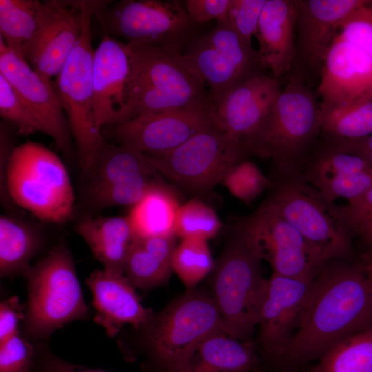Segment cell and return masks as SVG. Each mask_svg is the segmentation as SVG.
Instances as JSON below:
<instances>
[{"instance_id":"cell-1","label":"cell","mask_w":372,"mask_h":372,"mask_svg":"<svg viewBox=\"0 0 372 372\" xmlns=\"http://www.w3.org/2000/svg\"><path fill=\"white\" fill-rule=\"evenodd\" d=\"M372 327V287L364 265L327 261L315 277L298 328L278 367L319 360L342 340Z\"/></svg>"},{"instance_id":"cell-2","label":"cell","mask_w":372,"mask_h":372,"mask_svg":"<svg viewBox=\"0 0 372 372\" xmlns=\"http://www.w3.org/2000/svg\"><path fill=\"white\" fill-rule=\"evenodd\" d=\"M133 331V341L121 342L120 347L129 361L143 357L141 370L146 372H171L197 342L225 331L211 293L196 287L187 289Z\"/></svg>"},{"instance_id":"cell-3","label":"cell","mask_w":372,"mask_h":372,"mask_svg":"<svg viewBox=\"0 0 372 372\" xmlns=\"http://www.w3.org/2000/svg\"><path fill=\"white\" fill-rule=\"evenodd\" d=\"M125 45L131 70L121 123L169 110L211 111L205 83L186 64L181 51L130 42Z\"/></svg>"},{"instance_id":"cell-4","label":"cell","mask_w":372,"mask_h":372,"mask_svg":"<svg viewBox=\"0 0 372 372\" xmlns=\"http://www.w3.org/2000/svg\"><path fill=\"white\" fill-rule=\"evenodd\" d=\"M262 260L258 242L240 221L211 272V294L225 332L240 340H251L258 324L268 280Z\"/></svg>"},{"instance_id":"cell-5","label":"cell","mask_w":372,"mask_h":372,"mask_svg":"<svg viewBox=\"0 0 372 372\" xmlns=\"http://www.w3.org/2000/svg\"><path fill=\"white\" fill-rule=\"evenodd\" d=\"M321 134L320 104L300 74L293 75L246 145L247 156L271 159L279 172L300 170Z\"/></svg>"},{"instance_id":"cell-6","label":"cell","mask_w":372,"mask_h":372,"mask_svg":"<svg viewBox=\"0 0 372 372\" xmlns=\"http://www.w3.org/2000/svg\"><path fill=\"white\" fill-rule=\"evenodd\" d=\"M1 194L45 222L64 223L74 211V193L65 165L35 142L16 147L1 180Z\"/></svg>"},{"instance_id":"cell-7","label":"cell","mask_w":372,"mask_h":372,"mask_svg":"<svg viewBox=\"0 0 372 372\" xmlns=\"http://www.w3.org/2000/svg\"><path fill=\"white\" fill-rule=\"evenodd\" d=\"M111 1H75L83 16L80 37L52 83L67 117L81 169L88 174L105 140L96 125L93 107L91 19Z\"/></svg>"},{"instance_id":"cell-8","label":"cell","mask_w":372,"mask_h":372,"mask_svg":"<svg viewBox=\"0 0 372 372\" xmlns=\"http://www.w3.org/2000/svg\"><path fill=\"white\" fill-rule=\"evenodd\" d=\"M23 334L30 341L47 340L56 329L85 319V302L72 254L63 241L31 266Z\"/></svg>"},{"instance_id":"cell-9","label":"cell","mask_w":372,"mask_h":372,"mask_svg":"<svg viewBox=\"0 0 372 372\" xmlns=\"http://www.w3.org/2000/svg\"><path fill=\"white\" fill-rule=\"evenodd\" d=\"M265 200L305 238L327 262L352 260V237L339 206L327 200L300 170L279 172Z\"/></svg>"},{"instance_id":"cell-10","label":"cell","mask_w":372,"mask_h":372,"mask_svg":"<svg viewBox=\"0 0 372 372\" xmlns=\"http://www.w3.org/2000/svg\"><path fill=\"white\" fill-rule=\"evenodd\" d=\"M156 170L193 193L210 191L247 156L241 143L216 125L163 154H145Z\"/></svg>"},{"instance_id":"cell-11","label":"cell","mask_w":372,"mask_h":372,"mask_svg":"<svg viewBox=\"0 0 372 372\" xmlns=\"http://www.w3.org/2000/svg\"><path fill=\"white\" fill-rule=\"evenodd\" d=\"M105 35L182 52L195 24L178 1L121 0L97 12Z\"/></svg>"},{"instance_id":"cell-12","label":"cell","mask_w":372,"mask_h":372,"mask_svg":"<svg viewBox=\"0 0 372 372\" xmlns=\"http://www.w3.org/2000/svg\"><path fill=\"white\" fill-rule=\"evenodd\" d=\"M258 242L273 273L311 280L326 262L301 234L265 200L241 220Z\"/></svg>"},{"instance_id":"cell-13","label":"cell","mask_w":372,"mask_h":372,"mask_svg":"<svg viewBox=\"0 0 372 372\" xmlns=\"http://www.w3.org/2000/svg\"><path fill=\"white\" fill-rule=\"evenodd\" d=\"M314 279L272 273L262 302L257 326L265 364L278 366L298 328Z\"/></svg>"},{"instance_id":"cell-14","label":"cell","mask_w":372,"mask_h":372,"mask_svg":"<svg viewBox=\"0 0 372 372\" xmlns=\"http://www.w3.org/2000/svg\"><path fill=\"white\" fill-rule=\"evenodd\" d=\"M211 111L169 110L103 127L106 141L144 154L169 152L213 126Z\"/></svg>"},{"instance_id":"cell-15","label":"cell","mask_w":372,"mask_h":372,"mask_svg":"<svg viewBox=\"0 0 372 372\" xmlns=\"http://www.w3.org/2000/svg\"><path fill=\"white\" fill-rule=\"evenodd\" d=\"M317 92L321 110L372 99V56L335 30L322 64Z\"/></svg>"},{"instance_id":"cell-16","label":"cell","mask_w":372,"mask_h":372,"mask_svg":"<svg viewBox=\"0 0 372 372\" xmlns=\"http://www.w3.org/2000/svg\"><path fill=\"white\" fill-rule=\"evenodd\" d=\"M303 160L300 172L329 201L350 200L372 187V165L322 137Z\"/></svg>"},{"instance_id":"cell-17","label":"cell","mask_w":372,"mask_h":372,"mask_svg":"<svg viewBox=\"0 0 372 372\" xmlns=\"http://www.w3.org/2000/svg\"><path fill=\"white\" fill-rule=\"evenodd\" d=\"M37 20L25 61L51 81L59 74L80 37L83 16L74 1L51 0L39 2Z\"/></svg>"},{"instance_id":"cell-18","label":"cell","mask_w":372,"mask_h":372,"mask_svg":"<svg viewBox=\"0 0 372 372\" xmlns=\"http://www.w3.org/2000/svg\"><path fill=\"white\" fill-rule=\"evenodd\" d=\"M0 74L11 84L41 125L66 156L72 154V133L50 80L18 57L0 37Z\"/></svg>"},{"instance_id":"cell-19","label":"cell","mask_w":372,"mask_h":372,"mask_svg":"<svg viewBox=\"0 0 372 372\" xmlns=\"http://www.w3.org/2000/svg\"><path fill=\"white\" fill-rule=\"evenodd\" d=\"M278 79L254 75L230 89L211 108L214 124L246 145L273 107L280 92Z\"/></svg>"},{"instance_id":"cell-20","label":"cell","mask_w":372,"mask_h":372,"mask_svg":"<svg viewBox=\"0 0 372 372\" xmlns=\"http://www.w3.org/2000/svg\"><path fill=\"white\" fill-rule=\"evenodd\" d=\"M130 59L125 43L104 35L93 59V107L97 129L123 121L130 77Z\"/></svg>"},{"instance_id":"cell-21","label":"cell","mask_w":372,"mask_h":372,"mask_svg":"<svg viewBox=\"0 0 372 372\" xmlns=\"http://www.w3.org/2000/svg\"><path fill=\"white\" fill-rule=\"evenodd\" d=\"M368 0H296V55L307 70L320 71L338 23Z\"/></svg>"},{"instance_id":"cell-22","label":"cell","mask_w":372,"mask_h":372,"mask_svg":"<svg viewBox=\"0 0 372 372\" xmlns=\"http://www.w3.org/2000/svg\"><path fill=\"white\" fill-rule=\"evenodd\" d=\"M96 310L94 320L103 327L107 335L115 336L125 324L136 329L154 314L141 302L135 287L124 273L96 269L86 279Z\"/></svg>"},{"instance_id":"cell-23","label":"cell","mask_w":372,"mask_h":372,"mask_svg":"<svg viewBox=\"0 0 372 372\" xmlns=\"http://www.w3.org/2000/svg\"><path fill=\"white\" fill-rule=\"evenodd\" d=\"M265 366L252 340L220 331L197 342L171 372H263Z\"/></svg>"},{"instance_id":"cell-24","label":"cell","mask_w":372,"mask_h":372,"mask_svg":"<svg viewBox=\"0 0 372 372\" xmlns=\"http://www.w3.org/2000/svg\"><path fill=\"white\" fill-rule=\"evenodd\" d=\"M296 22L295 1L266 0L255 36L260 65L276 79L287 73L294 61Z\"/></svg>"},{"instance_id":"cell-25","label":"cell","mask_w":372,"mask_h":372,"mask_svg":"<svg viewBox=\"0 0 372 372\" xmlns=\"http://www.w3.org/2000/svg\"><path fill=\"white\" fill-rule=\"evenodd\" d=\"M76 231L104 269L124 273L125 261L135 239L127 216H85Z\"/></svg>"},{"instance_id":"cell-26","label":"cell","mask_w":372,"mask_h":372,"mask_svg":"<svg viewBox=\"0 0 372 372\" xmlns=\"http://www.w3.org/2000/svg\"><path fill=\"white\" fill-rule=\"evenodd\" d=\"M176 236L135 238L124 274L136 288L149 290L166 282L172 270Z\"/></svg>"},{"instance_id":"cell-27","label":"cell","mask_w":372,"mask_h":372,"mask_svg":"<svg viewBox=\"0 0 372 372\" xmlns=\"http://www.w3.org/2000/svg\"><path fill=\"white\" fill-rule=\"evenodd\" d=\"M182 56L189 68L208 84L211 107L230 89L249 78L229 58L211 45L203 35L190 41Z\"/></svg>"},{"instance_id":"cell-28","label":"cell","mask_w":372,"mask_h":372,"mask_svg":"<svg viewBox=\"0 0 372 372\" xmlns=\"http://www.w3.org/2000/svg\"><path fill=\"white\" fill-rule=\"evenodd\" d=\"M180 205L174 192L157 180L127 216L135 238L176 236Z\"/></svg>"},{"instance_id":"cell-29","label":"cell","mask_w":372,"mask_h":372,"mask_svg":"<svg viewBox=\"0 0 372 372\" xmlns=\"http://www.w3.org/2000/svg\"><path fill=\"white\" fill-rule=\"evenodd\" d=\"M88 174L87 193H90L136 177L160 174L145 154L105 141Z\"/></svg>"},{"instance_id":"cell-30","label":"cell","mask_w":372,"mask_h":372,"mask_svg":"<svg viewBox=\"0 0 372 372\" xmlns=\"http://www.w3.org/2000/svg\"><path fill=\"white\" fill-rule=\"evenodd\" d=\"M43 245V236L36 227L14 217L1 215V277L25 276L31 267L30 261Z\"/></svg>"},{"instance_id":"cell-31","label":"cell","mask_w":372,"mask_h":372,"mask_svg":"<svg viewBox=\"0 0 372 372\" xmlns=\"http://www.w3.org/2000/svg\"><path fill=\"white\" fill-rule=\"evenodd\" d=\"M37 0H1L0 33L8 48L25 61L38 24Z\"/></svg>"},{"instance_id":"cell-32","label":"cell","mask_w":372,"mask_h":372,"mask_svg":"<svg viewBox=\"0 0 372 372\" xmlns=\"http://www.w3.org/2000/svg\"><path fill=\"white\" fill-rule=\"evenodd\" d=\"M311 372H372V327L334 346Z\"/></svg>"},{"instance_id":"cell-33","label":"cell","mask_w":372,"mask_h":372,"mask_svg":"<svg viewBox=\"0 0 372 372\" xmlns=\"http://www.w3.org/2000/svg\"><path fill=\"white\" fill-rule=\"evenodd\" d=\"M320 127L322 136L332 140H353L372 134V99L340 108H320Z\"/></svg>"},{"instance_id":"cell-34","label":"cell","mask_w":372,"mask_h":372,"mask_svg":"<svg viewBox=\"0 0 372 372\" xmlns=\"http://www.w3.org/2000/svg\"><path fill=\"white\" fill-rule=\"evenodd\" d=\"M214 263L207 240L191 238L176 245L172 267L187 289H192L211 273Z\"/></svg>"},{"instance_id":"cell-35","label":"cell","mask_w":372,"mask_h":372,"mask_svg":"<svg viewBox=\"0 0 372 372\" xmlns=\"http://www.w3.org/2000/svg\"><path fill=\"white\" fill-rule=\"evenodd\" d=\"M220 228L221 223L216 213L201 200L192 199L180 205L175 224L176 236L208 240Z\"/></svg>"},{"instance_id":"cell-36","label":"cell","mask_w":372,"mask_h":372,"mask_svg":"<svg viewBox=\"0 0 372 372\" xmlns=\"http://www.w3.org/2000/svg\"><path fill=\"white\" fill-rule=\"evenodd\" d=\"M158 180L156 176H142L121 184L87 193L89 203L96 209L137 203Z\"/></svg>"},{"instance_id":"cell-37","label":"cell","mask_w":372,"mask_h":372,"mask_svg":"<svg viewBox=\"0 0 372 372\" xmlns=\"http://www.w3.org/2000/svg\"><path fill=\"white\" fill-rule=\"evenodd\" d=\"M0 115L23 135L37 132L42 127L34 114L11 84L0 74Z\"/></svg>"},{"instance_id":"cell-38","label":"cell","mask_w":372,"mask_h":372,"mask_svg":"<svg viewBox=\"0 0 372 372\" xmlns=\"http://www.w3.org/2000/svg\"><path fill=\"white\" fill-rule=\"evenodd\" d=\"M221 183L234 196L245 203L254 200L271 185V180L253 163L246 160L231 167Z\"/></svg>"},{"instance_id":"cell-39","label":"cell","mask_w":372,"mask_h":372,"mask_svg":"<svg viewBox=\"0 0 372 372\" xmlns=\"http://www.w3.org/2000/svg\"><path fill=\"white\" fill-rule=\"evenodd\" d=\"M339 209L351 235L369 245L372 241V187Z\"/></svg>"},{"instance_id":"cell-40","label":"cell","mask_w":372,"mask_h":372,"mask_svg":"<svg viewBox=\"0 0 372 372\" xmlns=\"http://www.w3.org/2000/svg\"><path fill=\"white\" fill-rule=\"evenodd\" d=\"M34 357V342L19 332L0 344V372H30Z\"/></svg>"},{"instance_id":"cell-41","label":"cell","mask_w":372,"mask_h":372,"mask_svg":"<svg viewBox=\"0 0 372 372\" xmlns=\"http://www.w3.org/2000/svg\"><path fill=\"white\" fill-rule=\"evenodd\" d=\"M266 0H231L226 17L238 35L251 45Z\"/></svg>"},{"instance_id":"cell-42","label":"cell","mask_w":372,"mask_h":372,"mask_svg":"<svg viewBox=\"0 0 372 372\" xmlns=\"http://www.w3.org/2000/svg\"><path fill=\"white\" fill-rule=\"evenodd\" d=\"M336 30L372 56V1L342 19Z\"/></svg>"},{"instance_id":"cell-43","label":"cell","mask_w":372,"mask_h":372,"mask_svg":"<svg viewBox=\"0 0 372 372\" xmlns=\"http://www.w3.org/2000/svg\"><path fill=\"white\" fill-rule=\"evenodd\" d=\"M35 357L30 372H110L68 362L54 354L45 342H36ZM138 372H146L141 370Z\"/></svg>"},{"instance_id":"cell-44","label":"cell","mask_w":372,"mask_h":372,"mask_svg":"<svg viewBox=\"0 0 372 372\" xmlns=\"http://www.w3.org/2000/svg\"><path fill=\"white\" fill-rule=\"evenodd\" d=\"M25 305L12 296L0 304V344L19 332V321L25 318Z\"/></svg>"},{"instance_id":"cell-45","label":"cell","mask_w":372,"mask_h":372,"mask_svg":"<svg viewBox=\"0 0 372 372\" xmlns=\"http://www.w3.org/2000/svg\"><path fill=\"white\" fill-rule=\"evenodd\" d=\"M231 0H187L186 11L194 23H203L225 16Z\"/></svg>"},{"instance_id":"cell-46","label":"cell","mask_w":372,"mask_h":372,"mask_svg":"<svg viewBox=\"0 0 372 372\" xmlns=\"http://www.w3.org/2000/svg\"><path fill=\"white\" fill-rule=\"evenodd\" d=\"M327 139L349 152L372 151V134L363 138L353 140Z\"/></svg>"},{"instance_id":"cell-47","label":"cell","mask_w":372,"mask_h":372,"mask_svg":"<svg viewBox=\"0 0 372 372\" xmlns=\"http://www.w3.org/2000/svg\"><path fill=\"white\" fill-rule=\"evenodd\" d=\"M364 265L368 280L372 287V255L368 258L366 263Z\"/></svg>"},{"instance_id":"cell-48","label":"cell","mask_w":372,"mask_h":372,"mask_svg":"<svg viewBox=\"0 0 372 372\" xmlns=\"http://www.w3.org/2000/svg\"><path fill=\"white\" fill-rule=\"evenodd\" d=\"M285 372H291V369H287V371H285Z\"/></svg>"},{"instance_id":"cell-49","label":"cell","mask_w":372,"mask_h":372,"mask_svg":"<svg viewBox=\"0 0 372 372\" xmlns=\"http://www.w3.org/2000/svg\"><path fill=\"white\" fill-rule=\"evenodd\" d=\"M369 245L372 246V241L369 243Z\"/></svg>"}]
</instances>
